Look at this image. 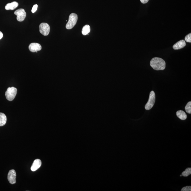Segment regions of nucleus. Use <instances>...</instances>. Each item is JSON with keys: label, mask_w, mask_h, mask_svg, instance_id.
I'll list each match as a JSON object with an SVG mask.
<instances>
[{"label": "nucleus", "mask_w": 191, "mask_h": 191, "mask_svg": "<svg viewBox=\"0 0 191 191\" xmlns=\"http://www.w3.org/2000/svg\"><path fill=\"white\" fill-rule=\"evenodd\" d=\"M6 116L4 113H0V126H4L6 123Z\"/></svg>", "instance_id": "nucleus-13"}, {"label": "nucleus", "mask_w": 191, "mask_h": 191, "mask_svg": "<svg viewBox=\"0 0 191 191\" xmlns=\"http://www.w3.org/2000/svg\"><path fill=\"white\" fill-rule=\"evenodd\" d=\"M16 174L14 170H10L7 175V179L10 184H13L16 183Z\"/></svg>", "instance_id": "nucleus-7"}, {"label": "nucleus", "mask_w": 191, "mask_h": 191, "mask_svg": "<svg viewBox=\"0 0 191 191\" xmlns=\"http://www.w3.org/2000/svg\"><path fill=\"white\" fill-rule=\"evenodd\" d=\"M50 26L47 23H42L40 25V32L44 36H47L49 35L50 32Z\"/></svg>", "instance_id": "nucleus-6"}, {"label": "nucleus", "mask_w": 191, "mask_h": 191, "mask_svg": "<svg viewBox=\"0 0 191 191\" xmlns=\"http://www.w3.org/2000/svg\"><path fill=\"white\" fill-rule=\"evenodd\" d=\"M186 43L184 40H182L181 41L177 42L173 46V49L174 50H179V49L183 48L186 46Z\"/></svg>", "instance_id": "nucleus-10"}, {"label": "nucleus", "mask_w": 191, "mask_h": 191, "mask_svg": "<svg viewBox=\"0 0 191 191\" xmlns=\"http://www.w3.org/2000/svg\"><path fill=\"white\" fill-rule=\"evenodd\" d=\"M77 15L75 13H72L70 15L69 20L66 25L67 29H72L75 26L77 20Z\"/></svg>", "instance_id": "nucleus-2"}, {"label": "nucleus", "mask_w": 191, "mask_h": 191, "mask_svg": "<svg viewBox=\"0 0 191 191\" xmlns=\"http://www.w3.org/2000/svg\"><path fill=\"white\" fill-rule=\"evenodd\" d=\"M3 36V35L2 33L1 32V31H0V40L2 38Z\"/></svg>", "instance_id": "nucleus-21"}, {"label": "nucleus", "mask_w": 191, "mask_h": 191, "mask_svg": "<svg viewBox=\"0 0 191 191\" xmlns=\"http://www.w3.org/2000/svg\"><path fill=\"white\" fill-rule=\"evenodd\" d=\"M14 14L17 16V20L19 22L23 21L26 16V13L23 9L16 10L15 11Z\"/></svg>", "instance_id": "nucleus-5"}, {"label": "nucleus", "mask_w": 191, "mask_h": 191, "mask_svg": "<svg viewBox=\"0 0 191 191\" xmlns=\"http://www.w3.org/2000/svg\"><path fill=\"white\" fill-rule=\"evenodd\" d=\"M140 1H141V2L142 3L146 4L148 2L149 0H140Z\"/></svg>", "instance_id": "nucleus-20"}, {"label": "nucleus", "mask_w": 191, "mask_h": 191, "mask_svg": "<svg viewBox=\"0 0 191 191\" xmlns=\"http://www.w3.org/2000/svg\"><path fill=\"white\" fill-rule=\"evenodd\" d=\"M185 110L186 112L189 114L191 113V102L190 101L187 103L186 106L185 107Z\"/></svg>", "instance_id": "nucleus-16"}, {"label": "nucleus", "mask_w": 191, "mask_h": 191, "mask_svg": "<svg viewBox=\"0 0 191 191\" xmlns=\"http://www.w3.org/2000/svg\"><path fill=\"white\" fill-rule=\"evenodd\" d=\"M90 32V27L89 25H86L83 27L82 30V33L83 35H85L88 34Z\"/></svg>", "instance_id": "nucleus-14"}, {"label": "nucleus", "mask_w": 191, "mask_h": 191, "mask_svg": "<svg viewBox=\"0 0 191 191\" xmlns=\"http://www.w3.org/2000/svg\"><path fill=\"white\" fill-rule=\"evenodd\" d=\"M152 67L156 71L163 70L166 67V63L164 59L159 57L152 59L150 62Z\"/></svg>", "instance_id": "nucleus-1"}, {"label": "nucleus", "mask_w": 191, "mask_h": 191, "mask_svg": "<svg viewBox=\"0 0 191 191\" xmlns=\"http://www.w3.org/2000/svg\"><path fill=\"white\" fill-rule=\"evenodd\" d=\"M156 101V94L154 91H151L150 93L148 102L146 104L145 108L147 110H150L153 107Z\"/></svg>", "instance_id": "nucleus-4"}, {"label": "nucleus", "mask_w": 191, "mask_h": 191, "mask_svg": "<svg viewBox=\"0 0 191 191\" xmlns=\"http://www.w3.org/2000/svg\"><path fill=\"white\" fill-rule=\"evenodd\" d=\"M38 5H37V4H35V5H34L33 7L32 8V13H34L36 11L37 9H38Z\"/></svg>", "instance_id": "nucleus-19"}, {"label": "nucleus", "mask_w": 191, "mask_h": 191, "mask_svg": "<svg viewBox=\"0 0 191 191\" xmlns=\"http://www.w3.org/2000/svg\"><path fill=\"white\" fill-rule=\"evenodd\" d=\"M41 46L39 44L37 43H32L29 45V49L30 51L34 53L41 50Z\"/></svg>", "instance_id": "nucleus-8"}, {"label": "nucleus", "mask_w": 191, "mask_h": 191, "mask_svg": "<svg viewBox=\"0 0 191 191\" xmlns=\"http://www.w3.org/2000/svg\"><path fill=\"white\" fill-rule=\"evenodd\" d=\"M182 176V175H180V177H181Z\"/></svg>", "instance_id": "nucleus-22"}, {"label": "nucleus", "mask_w": 191, "mask_h": 191, "mask_svg": "<svg viewBox=\"0 0 191 191\" xmlns=\"http://www.w3.org/2000/svg\"><path fill=\"white\" fill-rule=\"evenodd\" d=\"M177 117L182 120H185L187 118V116L186 113L183 110H180L176 112Z\"/></svg>", "instance_id": "nucleus-12"}, {"label": "nucleus", "mask_w": 191, "mask_h": 191, "mask_svg": "<svg viewBox=\"0 0 191 191\" xmlns=\"http://www.w3.org/2000/svg\"><path fill=\"white\" fill-rule=\"evenodd\" d=\"M17 89L14 87H9L5 92V96L9 101H12L14 100L17 94Z\"/></svg>", "instance_id": "nucleus-3"}, {"label": "nucleus", "mask_w": 191, "mask_h": 191, "mask_svg": "<svg viewBox=\"0 0 191 191\" xmlns=\"http://www.w3.org/2000/svg\"><path fill=\"white\" fill-rule=\"evenodd\" d=\"M19 4L16 1H13L11 3L7 4L5 7L6 10H14L18 6Z\"/></svg>", "instance_id": "nucleus-11"}, {"label": "nucleus", "mask_w": 191, "mask_h": 191, "mask_svg": "<svg viewBox=\"0 0 191 191\" xmlns=\"http://www.w3.org/2000/svg\"><path fill=\"white\" fill-rule=\"evenodd\" d=\"M191 174V168H188L182 173V175L184 177H187Z\"/></svg>", "instance_id": "nucleus-15"}, {"label": "nucleus", "mask_w": 191, "mask_h": 191, "mask_svg": "<svg viewBox=\"0 0 191 191\" xmlns=\"http://www.w3.org/2000/svg\"><path fill=\"white\" fill-rule=\"evenodd\" d=\"M41 160L37 159L34 161L31 167V171H35L39 168L41 166Z\"/></svg>", "instance_id": "nucleus-9"}, {"label": "nucleus", "mask_w": 191, "mask_h": 191, "mask_svg": "<svg viewBox=\"0 0 191 191\" xmlns=\"http://www.w3.org/2000/svg\"><path fill=\"white\" fill-rule=\"evenodd\" d=\"M185 40L187 42H191V33H189L185 37Z\"/></svg>", "instance_id": "nucleus-17"}, {"label": "nucleus", "mask_w": 191, "mask_h": 191, "mask_svg": "<svg viewBox=\"0 0 191 191\" xmlns=\"http://www.w3.org/2000/svg\"><path fill=\"white\" fill-rule=\"evenodd\" d=\"M191 186H186L183 187L181 189V191H191Z\"/></svg>", "instance_id": "nucleus-18"}]
</instances>
